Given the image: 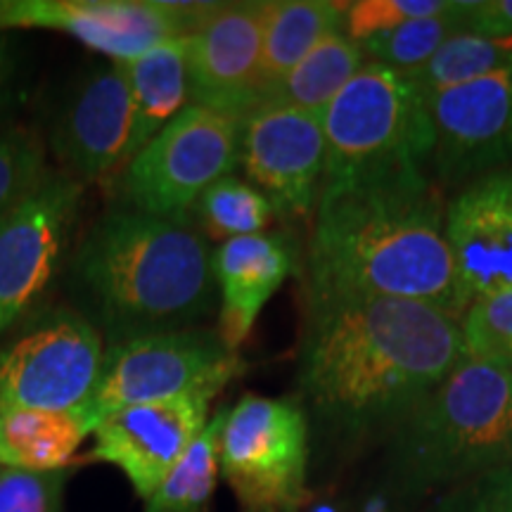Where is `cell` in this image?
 I'll return each instance as SVG.
<instances>
[{
    "instance_id": "obj_8",
    "label": "cell",
    "mask_w": 512,
    "mask_h": 512,
    "mask_svg": "<svg viewBox=\"0 0 512 512\" xmlns=\"http://www.w3.org/2000/svg\"><path fill=\"white\" fill-rule=\"evenodd\" d=\"M242 370L238 351L204 330H171L110 344L88 406L95 425L119 408L209 392L219 394Z\"/></svg>"
},
{
    "instance_id": "obj_29",
    "label": "cell",
    "mask_w": 512,
    "mask_h": 512,
    "mask_svg": "<svg viewBox=\"0 0 512 512\" xmlns=\"http://www.w3.org/2000/svg\"><path fill=\"white\" fill-rule=\"evenodd\" d=\"M448 5L451 0H361L347 5L344 31L356 43H363L370 36L396 29L413 19L444 12Z\"/></svg>"
},
{
    "instance_id": "obj_14",
    "label": "cell",
    "mask_w": 512,
    "mask_h": 512,
    "mask_svg": "<svg viewBox=\"0 0 512 512\" xmlns=\"http://www.w3.org/2000/svg\"><path fill=\"white\" fill-rule=\"evenodd\" d=\"M268 0L214 3L188 36L192 105L242 121L264 102V24Z\"/></svg>"
},
{
    "instance_id": "obj_18",
    "label": "cell",
    "mask_w": 512,
    "mask_h": 512,
    "mask_svg": "<svg viewBox=\"0 0 512 512\" xmlns=\"http://www.w3.org/2000/svg\"><path fill=\"white\" fill-rule=\"evenodd\" d=\"M294 268L292 249L280 235H247L223 242L214 254V278L221 297L219 337L238 351L268 299Z\"/></svg>"
},
{
    "instance_id": "obj_20",
    "label": "cell",
    "mask_w": 512,
    "mask_h": 512,
    "mask_svg": "<svg viewBox=\"0 0 512 512\" xmlns=\"http://www.w3.org/2000/svg\"><path fill=\"white\" fill-rule=\"evenodd\" d=\"M121 67L133 100V136L128 152L131 162L140 147L150 143L166 124H171L185 107L192 105L188 38L157 46Z\"/></svg>"
},
{
    "instance_id": "obj_33",
    "label": "cell",
    "mask_w": 512,
    "mask_h": 512,
    "mask_svg": "<svg viewBox=\"0 0 512 512\" xmlns=\"http://www.w3.org/2000/svg\"><path fill=\"white\" fill-rule=\"evenodd\" d=\"M19 57L17 46L8 34H0V119L8 114L17 95Z\"/></svg>"
},
{
    "instance_id": "obj_21",
    "label": "cell",
    "mask_w": 512,
    "mask_h": 512,
    "mask_svg": "<svg viewBox=\"0 0 512 512\" xmlns=\"http://www.w3.org/2000/svg\"><path fill=\"white\" fill-rule=\"evenodd\" d=\"M347 3L332 0H268L264 24V100L323 41L344 29Z\"/></svg>"
},
{
    "instance_id": "obj_28",
    "label": "cell",
    "mask_w": 512,
    "mask_h": 512,
    "mask_svg": "<svg viewBox=\"0 0 512 512\" xmlns=\"http://www.w3.org/2000/svg\"><path fill=\"white\" fill-rule=\"evenodd\" d=\"M463 356L512 373V287L479 299L460 318Z\"/></svg>"
},
{
    "instance_id": "obj_3",
    "label": "cell",
    "mask_w": 512,
    "mask_h": 512,
    "mask_svg": "<svg viewBox=\"0 0 512 512\" xmlns=\"http://www.w3.org/2000/svg\"><path fill=\"white\" fill-rule=\"evenodd\" d=\"M72 285L112 344L188 330L214 311V254L188 219L121 207L83 235Z\"/></svg>"
},
{
    "instance_id": "obj_5",
    "label": "cell",
    "mask_w": 512,
    "mask_h": 512,
    "mask_svg": "<svg viewBox=\"0 0 512 512\" xmlns=\"http://www.w3.org/2000/svg\"><path fill=\"white\" fill-rule=\"evenodd\" d=\"M323 190L427 174L432 124L425 98L406 74L366 62L323 110Z\"/></svg>"
},
{
    "instance_id": "obj_6",
    "label": "cell",
    "mask_w": 512,
    "mask_h": 512,
    "mask_svg": "<svg viewBox=\"0 0 512 512\" xmlns=\"http://www.w3.org/2000/svg\"><path fill=\"white\" fill-rule=\"evenodd\" d=\"M240 157V121L190 105L140 147L119 171L124 209L157 219H188V211Z\"/></svg>"
},
{
    "instance_id": "obj_30",
    "label": "cell",
    "mask_w": 512,
    "mask_h": 512,
    "mask_svg": "<svg viewBox=\"0 0 512 512\" xmlns=\"http://www.w3.org/2000/svg\"><path fill=\"white\" fill-rule=\"evenodd\" d=\"M64 472L0 470V512H62Z\"/></svg>"
},
{
    "instance_id": "obj_32",
    "label": "cell",
    "mask_w": 512,
    "mask_h": 512,
    "mask_svg": "<svg viewBox=\"0 0 512 512\" xmlns=\"http://www.w3.org/2000/svg\"><path fill=\"white\" fill-rule=\"evenodd\" d=\"M467 31L494 41H512V0H475L467 15Z\"/></svg>"
},
{
    "instance_id": "obj_31",
    "label": "cell",
    "mask_w": 512,
    "mask_h": 512,
    "mask_svg": "<svg viewBox=\"0 0 512 512\" xmlns=\"http://www.w3.org/2000/svg\"><path fill=\"white\" fill-rule=\"evenodd\" d=\"M434 512H512V463L460 482Z\"/></svg>"
},
{
    "instance_id": "obj_17",
    "label": "cell",
    "mask_w": 512,
    "mask_h": 512,
    "mask_svg": "<svg viewBox=\"0 0 512 512\" xmlns=\"http://www.w3.org/2000/svg\"><path fill=\"white\" fill-rule=\"evenodd\" d=\"M133 100L119 62L95 69L57 117L53 147L76 181L124 169L131 152Z\"/></svg>"
},
{
    "instance_id": "obj_9",
    "label": "cell",
    "mask_w": 512,
    "mask_h": 512,
    "mask_svg": "<svg viewBox=\"0 0 512 512\" xmlns=\"http://www.w3.org/2000/svg\"><path fill=\"white\" fill-rule=\"evenodd\" d=\"M105 344L93 320L53 311L0 349V401L36 411H88Z\"/></svg>"
},
{
    "instance_id": "obj_34",
    "label": "cell",
    "mask_w": 512,
    "mask_h": 512,
    "mask_svg": "<svg viewBox=\"0 0 512 512\" xmlns=\"http://www.w3.org/2000/svg\"><path fill=\"white\" fill-rule=\"evenodd\" d=\"M15 8V0H0V34L10 31V15Z\"/></svg>"
},
{
    "instance_id": "obj_25",
    "label": "cell",
    "mask_w": 512,
    "mask_h": 512,
    "mask_svg": "<svg viewBox=\"0 0 512 512\" xmlns=\"http://www.w3.org/2000/svg\"><path fill=\"white\" fill-rule=\"evenodd\" d=\"M510 60L512 41H494V38L477 36L465 29L448 38L430 60L406 76L422 98H427L432 93L463 86L467 81L496 72Z\"/></svg>"
},
{
    "instance_id": "obj_13",
    "label": "cell",
    "mask_w": 512,
    "mask_h": 512,
    "mask_svg": "<svg viewBox=\"0 0 512 512\" xmlns=\"http://www.w3.org/2000/svg\"><path fill=\"white\" fill-rule=\"evenodd\" d=\"M238 164L283 216H309L325 174L323 114L261 102L240 121Z\"/></svg>"
},
{
    "instance_id": "obj_16",
    "label": "cell",
    "mask_w": 512,
    "mask_h": 512,
    "mask_svg": "<svg viewBox=\"0 0 512 512\" xmlns=\"http://www.w3.org/2000/svg\"><path fill=\"white\" fill-rule=\"evenodd\" d=\"M446 245L465 311L512 287V166L479 176L446 202Z\"/></svg>"
},
{
    "instance_id": "obj_12",
    "label": "cell",
    "mask_w": 512,
    "mask_h": 512,
    "mask_svg": "<svg viewBox=\"0 0 512 512\" xmlns=\"http://www.w3.org/2000/svg\"><path fill=\"white\" fill-rule=\"evenodd\" d=\"M83 183L50 174L0 219V337L10 332L53 283L79 216Z\"/></svg>"
},
{
    "instance_id": "obj_22",
    "label": "cell",
    "mask_w": 512,
    "mask_h": 512,
    "mask_svg": "<svg viewBox=\"0 0 512 512\" xmlns=\"http://www.w3.org/2000/svg\"><path fill=\"white\" fill-rule=\"evenodd\" d=\"M366 64L361 43L339 29L325 36L309 55L304 57L278 86L268 93L264 102L297 107L323 114L325 107L342 93V88L361 72Z\"/></svg>"
},
{
    "instance_id": "obj_26",
    "label": "cell",
    "mask_w": 512,
    "mask_h": 512,
    "mask_svg": "<svg viewBox=\"0 0 512 512\" xmlns=\"http://www.w3.org/2000/svg\"><path fill=\"white\" fill-rule=\"evenodd\" d=\"M200 233L211 240H235L259 235L271 226L278 211L252 183L235 176L221 178L195 204Z\"/></svg>"
},
{
    "instance_id": "obj_10",
    "label": "cell",
    "mask_w": 512,
    "mask_h": 512,
    "mask_svg": "<svg viewBox=\"0 0 512 512\" xmlns=\"http://www.w3.org/2000/svg\"><path fill=\"white\" fill-rule=\"evenodd\" d=\"M211 8L166 0H15L10 29L60 31L124 64L192 36Z\"/></svg>"
},
{
    "instance_id": "obj_27",
    "label": "cell",
    "mask_w": 512,
    "mask_h": 512,
    "mask_svg": "<svg viewBox=\"0 0 512 512\" xmlns=\"http://www.w3.org/2000/svg\"><path fill=\"white\" fill-rule=\"evenodd\" d=\"M53 174L46 162V147L31 128L0 131V219L19 207L31 192Z\"/></svg>"
},
{
    "instance_id": "obj_11",
    "label": "cell",
    "mask_w": 512,
    "mask_h": 512,
    "mask_svg": "<svg viewBox=\"0 0 512 512\" xmlns=\"http://www.w3.org/2000/svg\"><path fill=\"white\" fill-rule=\"evenodd\" d=\"M437 185L463 188L512 166V60L496 72L425 98Z\"/></svg>"
},
{
    "instance_id": "obj_4",
    "label": "cell",
    "mask_w": 512,
    "mask_h": 512,
    "mask_svg": "<svg viewBox=\"0 0 512 512\" xmlns=\"http://www.w3.org/2000/svg\"><path fill=\"white\" fill-rule=\"evenodd\" d=\"M394 427L392 467L411 491L512 463V373L463 356Z\"/></svg>"
},
{
    "instance_id": "obj_1",
    "label": "cell",
    "mask_w": 512,
    "mask_h": 512,
    "mask_svg": "<svg viewBox=\"0 0 512 512\" xmlns=\"http://www.w3.org/2000/svg\"><path fill=\"white\" fill-rule=\"evenodd\" d=\"M444 216V197L427 174L320 192L306 252L311 309L396 299L463 318Z\"/></svg>"
},
{
    "instance_id": "obj_19",
    "label": "cell",
    "mask_w": 512,
    "mask_h": 512,
    "mask_svg": "<svg viewBox=\"0 0 512 512\" xmlns=\"http://www.w3.org/2000/svg\"><path fill=\"white\" fill-rule=\"evenodd\" d=\"M95 427L88 411H36L0 401V465L29 472L64 470Z\"/></svg>"
},
{
    "instance_id": "obj_15",
    "label": "cell",
    "mask_w": 512,
    "mask_h": 512,
    "mask_svg": "<svg viewBox=\"0 0 512 512\" xmlns=\"http://www.w3.org/2000/svg\"><path fill=\"white\" fill-rule=\"evenodd\" d=\"M214 396L209 392L185 394L136 403L105 415L93 432L95 446L88 460L119 467L136 494L147 501L207 427Z\"/></svg>"
},
{
    "instance_id": "obj_7",
    "label": "cell",
    "mask_w": 512,
    "mask_h": 512,
    "mask_svg": "<svg viewBox=\"0 0 512 512\" xmlns=\"http://www.w3.org/2000/svg\"><path fill=\"white\" fill-rule=\"evenodd\" d=\"M223 477L249 512H294L306 501L309 430L290 399L247 394L223 413Z\"/></svg>"
},
{
    "instance_id": "obj_23",
    "label": "cell",
    "mask_w": 512,
    "mask_h": 512,
    "mask_svg": "<svg viewBox=\"0 0 512 512\" xmlns=\"http://www.w3.org/2000/svg\"><path fill=\"white\" fill-rule=\"evenodd\" d=\"M472 0L453 3L437 15L413 19L401 27L382 31L366 38L361 43L366 62L382 64L394 72L408 74L425 64L437 50L444 46L451 36L467 29V15H470Z\"/></svg>"
},
{
    "instance_id": "obj_24",
    "label": "cell",
    "mask_w": 512,
    "mask_h": 512,
    "mask_svg": "<svg viewBox=\"0 0 512 512\" xmlns=\"http://www.w3.org/2000/svg\"><path fill=\"white\" fill-rule=\"evenodd\" d=\"M223 413L207 422L185 456L166 475L159 489L147 498L145 512H202L219 482V437Z\"/></svg>"
},
{
    "instance_id": "obj_2",
    "label": "cell",
    "mask_w": 512,
    "mask_h": 512,
    "mask_svg": "<svg viewBox=\"0 0 512 512\" xmlns=\"http://www.w3.org/2000/svg\"><path fill=\"white\" fill-rule=\"evenodd\" d=\"M463 358L460 320L427 304L358 299L311 309L299 380L347 430L396 425Z\"/></svg>"
}]
</instances>
